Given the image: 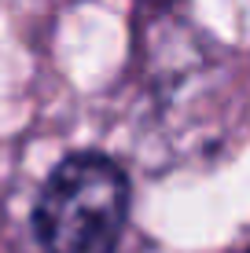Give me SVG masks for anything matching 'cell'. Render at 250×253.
<instances>
[{
  "label": "cell",
  "instance_id": "1",
  "mask_svg": "<svg viewBox=\"0 0 250 253\" xmlns=\"http://www.w3.org/2000/svg\"><path fill=\"white\" fill-rule=\"evenodd\" d=\"M129 216V180L103 154H70L45 180L33 209L48 253H110Z\"/></svg>",
  "mask_w": 250,
  "mask_h": 253
},
{
  "label": "cell",
  "instance_id": "2",
  "mask_svg": "<svg viewBox=\"0 0 250 253\" xmlns=\"http://www.w3.org/2000/svg\"><path fill=\"white\" fill-rule=\"evenodd\" d=\"M144 4H151V7H166V4H173V0H144Z\"/></svg>",
  "mask_w": 250,
  "mask_h": 253
}]
</instances>
